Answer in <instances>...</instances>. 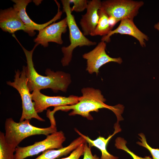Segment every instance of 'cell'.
I'll use <instances>...</instances> for the list:
<instances>
[{
  "mask_svg": "<svg viewBox=\"0 0 159 159\" xmlns=\"http://www.w3.org/2000/svg\"><path fill=\"white\" fill-rule=\"evenodd\" d=\"M83 159H99L96 155H93L92 153L90 147L88 146L86 143H85Z\"/></svg>",
  "mask_w": 159,
  "mask_h": 159,
  "instance_id": "obj_23",
  "label": "cell"
},
{
  "mask_svg": "<svg viewBox=\"0 0 159 159\" xmlns=\"http://www.w3.org/2000/svg\"><path fill=\"white\" fill-rule=\"evenodd\" d=\"M0 27L4 32L14 34L23 30L31 37L36 34L28 29L19 15L17 11L13 7L0 11Z\"/></svg>",
  "mask_w": 159,
  "mask_h": 159,
  "instance_id": "obj_11",
  "label": "cell"
},
{
  "mask_svg": "<svg viewBox=\"0 0 159 159\" xmlns=\"http://www.w3.org/2000/svg\"><path fill=\"white\" fill-rule=\"evenodd\" d=\"M102 1L100 0L89 1L86 13L82 15L80 24L85 36L90 35L95 30L99 19L98 11Z\"/></svg>",
  "mask_w": 159,
  "mask_h": 159,
  "instance_id": "obj_14",
  "label": "cell"
},
{
  "mask_svg": "<svg viewBox=\"0 0 159 159\" xmlns=\"http://www.w3.org/2000/svg\"><path fill=\"white\" fill-rule=\"evenodd\" d=\"M70 3H73V6L71 8L72 11L81 12L87 9L89 1L87 0H69Z\"/></svg>",
  "mask_w": 159,
  "mask_h": 159,
  "instance_id": "obj_21",
  "label": "cell"
},
{
  "mask_svg": "<svg viewBox=\"0 0 159 159\" xmlns=\"http://www.w3.org/2000/svg\"><path fill=\"white\" fill-rule=\"evenodd\" d=\"M15 149L11 147L7 142L5 134L0 132V159H14Z\"/></svg>",
  "mask_w": 159,
  "mask_h": 159,
  "instance_id": "obj_18",
  "label": "cell"
},
{
  "mask_svg": "<svg viewBox=\"0 0 159 159\" xmlns=\"http://www.w3.org/2000/svg\"><path fill=\"white\" fill-rule=\"evenodd\" d=\"M115 131L113 133L110 135L107 138L99 136L96 140H92L88 137L86 136L81 133L77 129H75V131L80 136L82 137L85 140L86 142L88 143L89 146H94L99 149L101 151L102 155L99 159H118V158L115 156L109 153L107 150V145L110 139L116 134L120 132L121 129L117 122L115 125Z\"/></svg>",
  "mask_w": 159,
  "mask_h": 159,
  "instance_id": "obj_15",
  "label": "cell"
},
{
  "mask_svg": "<svg viewBox=\"0 0 159 159\" xmlns=\"http://www.w3.org/2000/svg\"><path fill=\"white\" fill-rule=\"evenodd\" d=\"M14 81H7L6 84L16 89L19 94L22 101V112L19 121L30 120L35 118L44 122L45 120L40 117L36 111L31 94L27 85L28 79L26 74V66H23L20 72L18 69L15 71Z\"/></svg>",
  "mask_w": 159,
  "mask_h": 159,
  "instance_id": "obj_5",
  "label": "cell"
},
{
  "mask_svg": "<svg viewBox=\"0 0 159 159\" xmlns=\"http://www.w3.org/2000/svg\"><path fill=\"white\" fill-rule=\"evenodd\" d=\"M127 141L123 138H117L115 140V146L117 148L123 150L129 154L133 159H152L150 156H145L144 158L139 157L130 151L127 147Z\"/></svg>",
  "mask_w": 159,
  "mask_h": 159,
  "instance_id": "obj_19",
  "label": "cell"
},
{
  "mask_svg": "<svg viewBox=\"0 0 159 159\" xmlns=\"http://www.w3.org/2000/svg\"><path fill=\"white\" fill-rule=\"evenodd\" d=\"M86 143L85 139L80 136L67 146L57 150H47L42 152V154L34 159H55L68 155L81 144Z\"/></svg>",
  "mask_w": 159,
  "mask_h": 159,
  "instance_id": "obj_16",
  "label": "cell"
},
{
  "mask_svg": "<svg viewBox=\"0 0 159 159\" xmlns=\"http://www.w3.org/2000/svg\"><path fill=\"white\" fill-rule=\"evenodd\" d=\"M18 42L26 57L27 65L26 66V74L30 92H32L34 90L40 91L42 89L49 88L55 92L58 91L66 92L71 82L70 74L61 71L54 72L48 68L45 70L46 76L39 74L34 68L32 58L33 52L39 44H36L33 49L29 51L19 41Z\"/></svg>",
  "mask_w": 159,
  "mask_h": 159,
  "instance_id": "obj_1",
  "label": "cell"
},
{
  "mask_svg": "<svg viewBox=\"0 0 159 159\" xmlns=\"http://www.w3.org/2000/svg\"><path fill=\"white\" fill-rule=\"evenodd\" d=\"M85 143L81 144L73 150L68 157L60 159H79L80 156L83 155Z\"/></svg>",
  "mask_w": 159,
  "mask_h": 159,
  "instance_id": "obj_22",
  "label": "cell"
},
{
  "mask_svg": "<svg viewBox=\"0 0 159 159\" xmlns=\"http://www.w3.org/2000/svg\"><path fill=\"white\" fill-rule=\"evenodd\" d=\"M63 11L65 13L69 31L70 44L67 47H63L61 50L63 54L61 62L62 65H69L71 61L74 50L77 47L91 46L96 44L97 42L90 40L79 29L74 16L72 14L71 8L69 0H62Z\"/></svg>",
  "mask_w": 159,
  "mask_h": 159,
  "instance_id": "obj_4",
  "label": "cell"
},
{
  "mask_svg": "<svg viewBox=\"0 0 159 159\" xmlns=\"http://www.w3.org/2000/svg\"><path fill=\"white\" fill-rule=\"evenodd\" d=\"M99 19L97 25L91 36H105L107 35L112 30L108 22L109 16L101 8L98 11Z\"/></svg>",
  "mask_w": 159,
  "mask_h": 159,
  "instance_id": "obj_17",
  "label": "cell"
},
{
  "mask_svg": "<svg viewBox=\"0 0 159 159\" xmlns=\"http://www.w3.org/2000/svg\"><path fill=\"white\" fill-rule=\"evenodd\" d=\"M14 3L13 7L18 11L21 19L28 29L32 32L35 30L38 31L54 22L59 19L62 14V11L60 10V4L56 2L58 7L57 12L54 16L49 21L44 24H38L30 19L26 11V8L28 4L32 2L31 0H12Z\"/></svg>",
  "mask_w": 159,
  "mask_h": 159,
  "instance_id": "obj_12",
  "label": "cell"
},
{
  "mask_svg": "<svg viewBox=\"0 0 159 159\" xmlns=\"http://www.w3.org/2000/svg\"><path fill=\"white\" fill-rule=\"evenodd\" d=\"M82 96L80 97L79 100L77 103L71 105L55 107L51 112L54 114L56 111L61 110L67 111H72L69 113L70 116L79 115L88 120H93L90 114L93 111L98 112L99 110L107 108L112 111L116 115L117 121L122 120L121 116L123 110V106L118 105L111 106L105 103L106 100L99 89L90 87H84L81 90Z\"/></svg>",
  "mask_w": 159,
  "mask_h": 159,
  "instance_id": "obj_2",
  "label": "cell"
},
{
  "mask_svg": "<svg viewBox=\"0 0 159 159\" xmlns=\"http://www.w3.org/2000/svg\"><path fill=\"white\" fill-rule=\"evenodd\" d=\"M50 123L51 125L49 127L39 128L32 125L29 120L17 122L12 118H7L5 123V139L11 147L15 149L19 144L27 137L40 135L47 136L57 131L56 123Z\"/></svg>",
  "mask_w": 159,
  "mask_h": 159,
  "instance_id": "obj_3",
  "label": "cell"
},
{
  "mask_svg": "<svg viewBox=\"0 0 159 159\" xmlns=\"http://www.w3.org/2000/svg\"><path fill=\"white\" fill-rule=\"evenodd\" d=\"M67 27L66 17L59 21L54 22L39 31L34 41L36 44H40L44 47H47L50 42L62 44L63 42L62 35L66 32Z\"/></svg>",
  "mask_w": 159,
  "mask_h": 159,
  "instance_id": "obj_10",
  "label": "cell"
},
{
  "mask_svg": "<svg viewBox=\"0 0 159 159\" xmlns=\"http://www.w3.org/2000/svg\"><path fill=\"white\" fill-rule=\"evenodd\" d=\"M108 22L109 25L112 29L117 23L115 19L112 16L109 17Z\"/></svg>",
  "mask_w": 159,
  "mask_h": 159,
  "instance_id": "obj_24",
  "label": "cell"
},
{
  "mask_svg": "<svg viewBox=\"0 0 159 159\" xmlns=\"http://www.w3.org/2000/svg\"><path fill=\"white\" fill-rule=\"evenodd\" d=\"M34 2L36 4V5H39L41 2L42 1L41 0H34Z\"/></svg>",
  "mask_w": 159,
  "mask_h": 159,
  "instance_id": "obj_26",
  "label": "cell"
},
{
  "mask_svg": "<svg viewBox=\"0 0 159 159\" xmlns=\"http://www.w3.org/2000/svg\"><path fill=\"white\" fill-rule=\"evenodd\" d=\"M127 34L137 39L141 46H146L145 41L149 40L148 36L141 31L136 26L133 20L126 19L120 21V23L115 30L111 31L107 35L103 36L101 40L105 42L110 41V37L115 34Z\"/></svg>",
  "mask_w": 159,
  "mask_h": 159,
  "instance_id": "obj_13",
  "label": "cell"
},
{
  "mask_svg": "<svg viewBox=\"0 0 159 159\" xmlns=\"http://www.w3.org/2000/svg\"><path fill=\"white\" fill-rule=\"evenodd\" d=\"M66 140L63 131H56L47 136L42 140L36 142L33 145L26 147L18 146L15 149L14 159H24L47 150L63 148Z\"/></svg>",
  "mask_w": 159,
  "mask_h": 159,
  "instance_id": "obj_7",
  "label": "cell"
},
{
  "mask_svg": "<svg viewBox=\"0 0 159 159\" xmlns=\"http://www.w3.org/2000/svg\"><path fill=\"white\" fill-rule=\"evenodd\" d=\"M154 27L155 29L159 31V22L155 24Z\"/></svg>",
  "mask_w": 159,
  "mask_h": 159,
  "instance_id": "obj_25",
  "label": "cell"
},
{
  "mask_svg": "<svg viewBox=\"0 0 159 159\" xmlns=\"http://www.w3.org/2000/svg\"><path fill=\"white\" fill-rule=\"evenodd\" d=\"M140 137L139 139L141 142H138L137 143L140 145L147 149L150 152L153 159H159V149H155L151 147L147 143L145 135L143 133L138 134Z\"/></svg>",
  "mask_w": 159,
  "mask_h": 159,
  "instance_id": "obj_20",
  "label": "cell"
},
{
  "mask_svg": "<svg viewBox=\"0 0 159 159\" xmlns=\"http://www.w3.org/2000/svg\"><path fill=\"white\" fill-rule=\"evenodd\" d=\"M144 4L142 1L107 0L102 1L101 8L109 17L115 18L117 23L126 19L133 20Z\"/></svg>",
  "mask_w": 159,
  "mask_h": 159,
  "instance_id": "obj_6",
  "label": "cell"
},
{
  "mask_svg": "<svg viewBox=\"0 0 159 159\" xmlns=\"http://www.w3.org/2000/svg\"><path fill=\"white\" fill-rule=\"evenodd\" d=\"M35 110L37 113L42 112L51 106L55 107L71 105L78 103L80 97L71 95L68 97L62 96H49L34 90L31 94Z\"/></svg>",
  "mask_w": 159,
  "mask_h": 159,
  "instance_id": "obj_9",
  "label": "cell"
},
{
  "mask_svg": "<svg viewBox=\"0 0 159 159\" xmlns=\"http://www.w3.org/2000/svg\"><path fill=\"white\" fill-rule=\"evenodd\" d=\"M106 46V42L101 41L93 49L82 55L83 58L87 61L86 70L90 74L95 73L98 75L100 68L109 62L119 64L122 62L121 58H112L107 54L105 51Z\"/></svg>",
  "mask_w": 159,
  "mask_h": 159,
  "instance_id": "obj_8",
  "label": "cell"
}]
</instances>
